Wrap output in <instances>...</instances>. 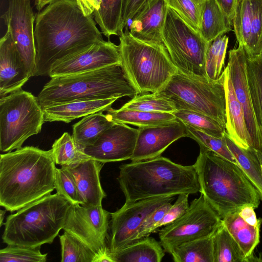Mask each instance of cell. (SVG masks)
<instances>
[{
	"instance_id": "1",
	"label": "cell",
	"mask_w": 262,
	"mask_h": 262,
	"mask_svg": "<svg viewBox=\"0 0 262 262\" xmlns=\"http://www.w3.org/2000/svg\"><path fill=\"white\" fill-rule=\"evenodd\" d=\"M35 76L48 75L66 58L104 41L93 15H84L76 0H56L36 15Z\"/></svg>"
},
{
	"instance_id": "2",
	"label": "cell",
	"mask_w": 262,
	"mask_h": 262,
	"mask_svg": "<svg viewBox=\"0 0 262 262\" xmlns=\"http://www.w3.org/2000/svg\"><path fill=\"white\" fill-rule=\"evenodd\" d=\"M51 150L25 146L0 156V205L17 211L55 189Z\"/></svg>"
},
{
	"instance_id": "3",
	"label": "cell",
	"mask_w": 262,
	"mask_h": 262,
	"mask_svg": "<svg viewBox=\"0 0 262 262\" xmlns=\"http://www.w3.org/2000/svg\"><path fill=\"white\" fill-rule=\"evenodd\" d=\"M117 180L125 203L200 191L193 165L183 166L161 156L120 166Z\"/></svg>"
},
{
	"instance_id": "4",
	"label": "cell",
	"mask_w": 262,
	"mask_h": 262,
	"mask_svg": "<svg viewBox=\"0 0 262 262\" xmlns=\"http://www.w3.org/2000/svg\"><path fill=\"white\" fill-rule=\"evenodd\" d=\"M193 165L200 192L222 219L245 206L255 209L258 207L261 200L259 193L238 165L200 147Z\"/></svg>"
},
{
	"instance_id": "5",
	"label": "cell",
	"mask_w": 262,
	"mask_h": 262,
	"mask_svg": "<svg viewBox=\"0 0 262 262\" xmlns=\"http://www.w3.org/2000/svg\"><path fill=\"white\" fill-rule=\"evenodd\" d=\"M51 78L37 96L42 108L71 102L133 98L138 95L120 64Z\"/></svg>"
},
{
	"instance_id": "6",
	"label": "cell",
	"mask_w": 262,
	"mask_h": 262,
	"mask_svg": "<svg viewBox=\"0 0 262 262\" xmlns=\"http://www.w3.org/2000/svg\"><path fill=\"white\" fill-rule=\"evenodd\" d=\"M72 205L57 193L32 202L7 217L3 242L32 248L52 243L63 229Z\"/></svg>"
},
{
	"instance_id": "7",
	"label": "cell",
	"mask_w": 262,
	"mask_h": 262,
	"mask_svg": "<svg viewBox=\"0 0 262 262\" xmlns=\"http://www.w3.org/2000/svg\"><path fill=\"white\" fill-rule=\"evenodd\" d=\"M119 36L121 66L138 94L156 93L177 72L164 45L137 39L127 26Z\"/></svg>"
},
{
	"instance_id": "8",
	"label": "cell",
	"mask_w": 262,
	"mask_h": 262,
	"mask_svg": "<svg viewBox=\"0 0 262 262\" xmlns=\"http://www.w3.org/2000/svg\"><path fill=\"white\" fill-rule=\"evenodd\" d=\"M225 70L216 80L187 75L177 70L154 95L170 101L177 110L201 113L226 126Z\"/></svg>"
},
{
	"instance_id": "9",
	"label": "cell",
	"mask_w": 262,
	"mask_h": 262,
	"mask_svg": "<svg viewBox=\"0 0 262 262\" xmlns=\"http://www.w3.org/2000/svg\"><path fill=\"white\" fill-rule=\"evenodd\" d=\"M45 122L37 97L20 89L0 98V149L10 152L38 134Z\"/></svg>"
},
{
	"instance_id": "10",
	"label": "cell",
	"mask_w": 262,
	"mask_h": 262,
	"mask_svg": "<svg viewBox=\"0 0 262 262\" xmlns=\"http://www.w3.org/2000/svg\"><path fill=\"white\" fill-rule=\"evenodd\" d=\"M162 38L178 70L190 76L207 77L205 57L209 43L168 6Z\"/></svg>"
},
{
	"instance_id": "11",
	"label": "cell",
	"mask_w": 262,
	"mask_h": 262,
	"mask_svg": "<svg viewBox=\"0 0 262 262\" xmlns=\"http://www.w3.org/2000/svg\"><path fill=\"white\" fill-rule=\"evenodd\" d=\"M222 222L219 213L201 194L182 216L158 231L160 243L164 251L171 254L183 243L212 235Z\"/></svg>"
},
{
	"instance_id": "12",
	"label": "cell",
	"mask_w": 262,
	"mask_h": 262,
	"mask_svg": "<svg viewBox=\"0 0 262 262\" xmlns=\"http://www.w3.org/2000/svg\"><path fill=\"white\" fill-rule=\"evenodd\" d=\"M110 216L102 205L72 204L63 230L88 246L96 255L95 262H113L107 244Z\"/></svg>"
},
{
	"instance_id": "13",
	"label": "cell",
	"mask_w": 262,
	"mask_h": 262,
	"mask_svg": "<svg viewBox=\"0 0 262 262\" xmlns=\"http://www.w3.org/2000/svg\"><path fill=\"white\" fill-rule=\"evenodd\" d=\"M175 196L152 198L124 203L119 209L111 213L107 246L111 253L116 252L134 243L144 220L163 204L172 202Z\"/></svg>"
},
{
	"instance_id": "14",
	"label": "cell",
	"mask_w": 262,
	"mask_h": 262,
	"mask_svg": "<svg viewBox=\"0 0 262 262\" xmlns=\"http://www.w3.org/2000/svg\"><path fill=\"white\" fill-rule=\"evenodd\" d=\"M1 17L31 77L35 76L36 70L34 29L35 16L30 0H9L8 8Z\"/></svg>"
},
{
	"instance_id": "15",
	"label": "cell",
	"mask_w": 262,
	"mask_h": 262,
	"mask_svg": "<svg viewBox=\"0 0 262 262\" xmlns=\"http://www.w3.org/2000/svg\"><path fill=\"white\" fill-rule=\"evenodd\" d=\"M138 129L115 123L106 129L92 146L83 149L91 158L103 163L130 159L136 146Z\"/></svg>"
},
{
	"instance_id": "16",
	"label": "cell",
	"mask_w": 262,
	"mask_h": 262,
	"mask_svg": "<svg viewBox=\"0 0 262 262\" xmlns=\"http://www.w3.org/2000/svg\"><path fill=\"white\" fill-rule=\"evenodd\" d=\"M114 64L121 65L118 46L104 40L58 62L51 68L48 76L52 78L79 74Z\"/></svg>"
},
{
	"instance_id": "17",
	"label": "cell",
	"mask_w": 262,
	"mask_h": 262,
	"mask_svg": "<svg viewBox=\"0 0 262 262\" xmlns=\"http://www.w3.org/2000/svg\"><path fill=\"white\" fill-rule=\"evenodd\" d=\"M246 58L244 48L239 45L237 48L229 51L227 66L236 97L243 108L252 148L260 149L262 148V133L255 116L248 84Z\"/></svg>"
},
{
	"instance_id": "18",
	"label": "cell",
	"mask_w": 262,
	"mask_h": 262,
	"mask_svg": "<svg viewBox=\"0 0 262 262\" xmlns=\"http://www.w3.org/2000/svg\"><path fill=\"white\" fill-rule=\"evenodd\" d=\"M136 146L132 162L152 159L159 157L173 142L188 137L185 125L177 119L168 123L138 127Z\"/></svg>"
},
{
	"instance_id": "19",
	"label": "cell",
	"mask_w": 262,
	"mask_h": 262,
	"mask_svg": "<svg viewBox=\"0 0 262 262\" xmlns=\"http://www.w3.org/2000/svg\"><path fill=\"white\" fill-rule=\"evenodd\" d=\"M167 7L166 0H147L130 20V34L148 44L164 45L162 31Z\"/></svg>"
},
{
	"instance_id": "20",
	"label": "cell",
	"mask_w": 262,
	"mask_h": 262,
	"mask_svg": "<svg viewBox=\"0 0 262 262\" xmlns=\"http://www.w3.org/2000/svg\"><path fill=\"white\" fill-rule=\"evenodd\" d=\"M31 77L7 30L0 40V97L21 89Z\"/></svg>"
},
{
	"instance_id": "21",
	"label": "cell",
	"mask_w": 262,
	"mask_h": 262,
	"mask_svg": "<svg viewBox=\"0 0 262 262\" xmlns=\"http://www.w3.org/2000/svg\"><path fill=\"white\" fill-rule=\"evenodd\" d=\"M104 164L90 158L75 165L64 167L72 175L75 181L81 205H102L103 199L106 196L100 180V173Z\"/></svg>"
},
{
	"instance_id": "22",
	"label": "cell",
	"mask_w": 262,
	"mask_h": 262,
	"mask_svg": "<svg viewBox=\"0 0 262 262\" xmlns=\"http://www.w3.org/2000/svg\"><path fill=\"white\" fill-rule=\"evenodd\" d=\"M225 70V89L226 93V132L237 145L244 148L252 147L243 108L236 97L229 77L227 66Z\"/></svg>"
},
{
	"instance_id": "23",
	"label": "cell",
	"mask_w": 262,
	"mask_h": 262,
	"mask_svg": "<svg viewBox=\"0 0 262 262\" xmlns=\"http://www.w3.org/2000/svg\"><path fill=\"white\" fill-rule=\"evenodd\" d=\"M118 98L79 101L48 106L42 108L45 121L69 123L97 112L107 111Z\"/></svg>"
},
{
	"instance_id": "24",
	"label": "cell",
	"mask_w": 262,
	"mask_h": 262,
	"mask_svg": "<svg viewBox=\"0 0 262 262\" xmlns=\"http://www.w3.org/2000/svg\"><path fill=\"white\" fill-rule=\"evenodd\" d=\"M222 222L238 245L246 262L259 261L253 253L259 243L261 225L254 226L249 224L242 218L238 211L226 214Z\"/></svg>"
},
{
	"instance_id": "25",
	"label": "cell",
	"mask_w": 262,
	"mask_h": 262,
	"mask_svg": "<svg viewBox=\"0 0 262 262\" xmlns=\"http://www.w3.org/2000/svg\"><path fill=\"white\" fill-rule=\"evenodd\" d=\"M154 238L146 237L110 253L113 262H160L164 250Z\"/></svg>"
},
{
	"instance_id": "26",
	"label": "cell",
	"mask_w": 262,
	"mask_h": 262,
	"mask_svg": "<svg viewBox=\"0 0 262 262\" xmlns=\"http://www.w3.org/2000/svg\"><path fill=\"white\" fill-rule=\"evenodd\" d=\"M115 122L102 112H97L83 117L73 125V137L82 148L92 146L100 136Z\"/></svg>"
},
{
	"instance_id": "27",
	"label": "cell",
	"mask_w": 262,
	"mask_h": 262,
	"mask_svg": "<svg viewBox=\"0 0 262 262\" xmlns=\"http://www.w3.org/2000/svg\"><path fill=\"white\" fill-rule=\"evenodd\" d=\"M107 116L115 123L129 124L138 127L155 126L169 122L177 119L173 113L147 112L128 109L107 111Z\"/></svg>"
},
{
	"instance_id": "28",
	"label": "cell",
	"mask_w": 262,
	"mask_h": 262,
	"mask_svg": "<svg viewBox=\"0 0 262 262\" xmlns=\"http://www.w3.org/2000/svg\"><path fill=\"white\" fill-rule=\"evenodd\" d=\"M225 138L229 149L238 165L257 190L262 200V169L260 163L252 147L244 148L237 145L229 137L227 132Z\"/></svg>"
},
{
	"instance_id": "29",
	"label": "cell",
	"mask_w": 262,
	"mask_h": 262,
	"mask_svg": "<svg viewBox=\"0 0 262 262\" xmlns=\"http://www.w3.org/2000/svg\"><path fill=\"white\" fill-rule=\"evenodd\" d=\"M231 30L216 0H206L202 15L200 33L209 43Z\"/></svg>"
},
{
	"instance_id": "30",
	"label": "cell",
	"mask_w": 262,
	"mask_h": 262,
	"mask_svg": "<svg viewBox=\"0 0 262 262\" xmlns=\"http://www.w3.org/2000/svg\"><path fill=\"white\" fill-rule=\"evenodd\" d=\"M124 0H101L99 9L93 15L102 33L108 38L118 35L121 30L122 12Z\"/></svg>"
},
{
	"instance_id": "31",
	"label": "cell",
	"mask_w": 262,
	"mask_h": 262,
	"mask_svg": "<svg viewBox=\"0 0 262 262\" xmlns=\"http://www.w3.org/2000/svg\"><path fill=\"white\" fill-rule=\"evenodd\" d=\"M212 235L186 242L178 246L170 254L173 260L175 262H214Z\"/></svg>"
},
{
	"instance_id": "32",
	"label": "cell",
	"mask_w": 262,
	"mask_h": 262,
	"mask_svg": "<svg viewBox=\"0 0 262 262\" xmlns=\"http://www.w3.org/2000/svg\"><path fill=\"white\" fill-rule=\"evenodd\" d=\"M214 262H246L238 245L222 222L212 235Z\"/></svg>"
},
{
	"instance_id": "33",
	"label": "cell",
	"mask_w": 262,
	"mask_h": 262,
	"mask_svg": "<svg viewBox=\"0 0 262 262\" xmlns=\"http://www.w3.org/2000/svg\"><path fill=\"white\" fill-rule=\"evenodd\" d=\"M246 74L255 116L262 131V54L247 55Z\"/></svg>"
},
{
	"instance_id": "34",
	"label": "cell",
	"mask_w": 262,
	"mask_h": 262,
	"mask_svg": "<svg viewBox=\"0 0 262 262\" xmlns=\"http://www.w3.org/2000/svg\"><path fill=\"white\" fill-rule=\"evenodd\" d=\"M51 150L55 164L61 167L72 166L91 158L67 132L55 141Z\"/></svg>"
},
{
	"instance_id": "35",
	"label": "cell",
	"mask_w": 262,
	"mask_h": 262,
	"mask_svg": "<svg viewBox=\"0 0 262 262\" xmlns=\"http://www.w3.org/2000/svg\"><path fill=\"white\" fill-rule=\"evenodd\" d=\"M173 114L184 124L208 135L222 138L226 132L225 125L214 118L204 114L185 110H177Z\"/></svg>"
},
{
	"instance_id": "36",
	"label": "cell",
	"mask_w": 262,
	"mask_h": 262,
	"mask_svg": "<svg viewBox=\"0 0 262 262\" xmlns=\"http://www.w3.org/2000/svg\"><path fill=\"white\" fill-rule=\"evenodd\" d=\"M62 262H95V253L75 236L64 231L59 235Z\"/></svg>"
},
{
	"instance_id": "37",
	"label": "cell",
	"mask_w": 262,
	"mask_h": 262,
	"mask_svg": "<svg viewBox=\"0 0 262 262\" xmlns=\"http://www.w3.org/2000/svg\"><path fill=\"white\" fill-rule=\"evenodd\" d=\"M229 38L226 35L218 36L209 43L205 57L207 76L213 80L219 78L224 65Z\"/></svg>"
},
{
	"instance_id": "38",
	"label": "cell",
	"mask_w": 262,
	"mask_h": 262,
	"mask_svg": "<svg viewBox=\"0 0 262 262\" xmlns=\"http://www.w3.org/2000/svg\"><path fill=\"white\" fill-rule=\"evenodd\" d=\"M252 15V0H237L233 27L236 39L245 50L250 39Z\"/></svg>"
},
{
	"instance_id": "39",
	"label": "cell",
	"mask_w": 262,
	"mask_h": 262,
	"mask_svg": "<svg viewBox=\"0 0 262 262\" xmlns=\"http://www.w3.org/2000/svg\"><path fill=\"white\" fill-rule=\"evenodd\" d=\"M166 1L167 6L178 13L194 30L200 32L202 12L206 0Z\"/></svg>"
},
{
	"instance_id": "40",
	"label": "cell",
	"mask_w": 262,
	"mask_h": 262,
	"mask_svg": "<svg viewBox=\"0 0 262 262\" xmlns=\"http://www.w3.org/2000/svg\"><path fill=\"white\" fill-rule=\"evenodd\" d=\"M121 108L171 113L177 111L170 101L157 97L154 93L138 94L125 103Z\"/></svg>"
},
{
	"instance_id": "41",
	"label": "cell",
	"mask_w": 262,
	"mask_h": 262,
	"mask_svg": "<svg viewBox=\"0 0 262 262\" xmlns=\"http://www.w3.org/2000/svg\"><path fill=\"white\" fill-rule=\"evenodd\" d=\"M185 125L188 132V137L194 140L200 147L210 150L219 156L238 165L227 146L225 136L222 138L214 137L195 129L189 125Z\"/></svg>"
},
{
	"instance_id": "42",
	"label": "cell",
	"mask_w": 262,
	"mask_h": 262,
	"mask_svg": "<svg viewBox=\"0 0 262 262\" xmlns=\"http://www.w3.org/2000/svg\"><path fill=\"white\" fill-rule=\"evenodd\" d=\"M40 247L32 248L8 245L0 250L1 262H45L47 253L42 254Z\"/></svg>"
},
{
	"instance_id": "43",
	"label": "cell",
	"mask_w": 262,
	"mask_h": 262,
	"mask_svg": "<svg viewBox=\"0 0 262 262\" xmlns=\"http://www.w3.org/2000/svg\"><path fill=\"white\" fill-rule=\"evenodd\" d=\"M252 10L250 37L245 50L248 56L262 54V0H252Z\"/></svg>"
},
{
	"instance_id": "44",
	"label": "cell",
	"mask_w": 262,
	"mask_h": 262,
	"mask_svg": "<svg viewBox=\"0 0 262 262\" xmlns=\"http://www.w3.org/2000/svg\"><path fill=\"white\" fill-rule=\"evenodd\" d=\"M56 193L72 204H80L81 201L75 181L70 172L64 167L56 168L55 181Z\"/></svg>"
},
{
	"instance_id": "45",
	"label": "cell",
	"mask_w": 262,
	"mask_h": 262,
	"mask_svg": "<svg viewBox=\"0 0 262 262\" xmlns=\"http://www.w3.org/2000/svg\"><path fill=\"white\" fill-rule=\"evenodd\" d=\"M171 202L163 204L149 214L142 223L135 238V242L154 233L157 225L171 206Z\"/></svg>"
},
{
	"instance_id": "46",
	"label": "cell",
	"mask_w": 262,
	"mask_h": 262,
	"mask_svg": "<svg viewBox=\"0 0 262 262\" xmlns=\"http://www.w3.org/2000/svg\"><path fill=\"white\" fill-rule=\"evenodd\" d=\"M189 194L181 193L173 205L164 214L163 218L157 225L154 233L157 232L158 229L163 226L169 224L182 216L189 207L188 204Z\"/></svg>"
},
{
	"instance_id": "47",
	"label": "cell",
	"mask_w": 262,
	"mask_h": 262,
	"mask_svg": "<svg viewBox=\"0 0 262 262\" xmlns=\"http://www.w3.org/2000/svg\"><path fill=\"white\" fill-rule=\"evenodd\" d=\"M147 0H124L122 12L121 30L123 31L128 21L140 10Z\"/></svg>"
},
{
	"instance_id": "48",
	"label": "cell",
	"mask_w": 262,
	"mask_h": 262,
	"mask_svg": "<svg viewBox=\"0 0 262 262\" xmlns=\"http://www.w3.org/2000/svg\"><path fill=\"white\" fill-rule=\"evenodd\" d=\"M230 26H233V20L237 0H216Z\"/></svg>"
},
{
	"instance_id": "49",
	"label": "cell",
	"mask_w": 262,
	"mask_h": 262,
	"mask_svg": "<svg viewBox=\"0 0 262 262\" xmlns=\"http://www.w3.org/2000/svg\"><path fill=\"white\" fill-rule=\"evenodd\" d=\"M254 209L252 206H245L241 208L238 212L246 222L252 226H257L261 225L262 219H257Z\"/></svg>"
},
{
	"instance_id": "50",
	"label": "cell",
	"mask_w": 262,
	"mask_h": 262,
	"mask_svg": "<svg viewBox=\"0 0 262 262\" xmlns=\"http://www.w3.org/2000/svg\"><path fill=\"white\" fill-rule=\"evenodd\" d=\"M76 1L84 15L86 16L93 15L99 9L101 2V0Z\"/></svg>"
},
{
	"instance_id": "51",
	"label": "cell",
	"mask_w": 262,
	"mask_h": 262,
	"mask_svg": "<svg viewBox=\"0 0 262 262\" xmlns=\"http://www.w3.org/2000/svg\"><path fill=\"white\" fill-rule=\"evenodd\" d=\"M56 0H35L36 9L39 11L42 10L46 5Z\"/></svg>"
},
{
	"instance_id": "52",
	"label": "cell",
	"mask_w": 262,
	"mask_h": 262,
	"mask_svg": "<svg viewBox=\"0 0 262 262\" xmlns=\"http://www.w3.org/2000/svg\"><path fill=\"white\" fill-rule=\"evenodd\" d=\"M254 149L255 154L260 163V164L262 165V148L260 149H256L255 148H254Z\"/></svg>"
},
{
	"instance_id": "53",
	"label": "cell",
	"mask_w": 262,
	"mask_h": 262,
	"mask_svg": "<svg viewBox=\"0 0 262 262\" xmlns=\"http://www.w3.org/2000/svg\"><path fill=\"white\" fill-rule=\"evenodd\" d=\"M6 210H0V226L1 227L3 225H4V220L5 218V214L6 213Z\"/></svg>"
},
{
	"instance_id": "54",
	"label": "cell",
	"mask_w": 262,
	"mask_h": 262,
	"mask_svg": "<svg viewBox=\"0 0 262 262\" xmlns=\"http://www.w3.org/2000/svg\"><path fill=\"white\" fill-rule=\"evenodd\" d=\"M261 165V169H262V165Z\"/></svg>"
},
{
	"instance_id": "55",
	"label": "cell",
	"mask_w": 262,
	"mask_h": 262,
	"mask_svg": "<svg viewBox=\"0 0 262 262\" xmlns=\"http://www.w3.org/2000/svg\"><path fill=\"white\" fill-rule=\"evenodd\" d=\"M261 133H262V131H261Z\"/></svg>"
}]
</instances>
